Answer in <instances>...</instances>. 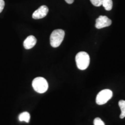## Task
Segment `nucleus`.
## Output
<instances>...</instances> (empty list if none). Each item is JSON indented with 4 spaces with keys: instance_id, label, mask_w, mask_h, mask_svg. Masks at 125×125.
Listing matches in <instances>:
<instances>
[{
    "instance_id": "nucleus-1",
    "label": "nucleus",
    "mask_w": 125,
    "mask_h": 125,
    "mask_svg": "<svg viewBox=\"0 0 125 125\" xmlns=\"http://www.w3.org/2000/svg\"><path fill=\"white\" fill-rule=\"evenodd\" d=\"M75 62L78 69L85 70L90 64V56L85 52H80L75 56Z\"/></svg>"
},
{
    "instance_id": "nucleus-6",
    "label": "nucleus",
    "mask_w": 125,
    "mask_h": 125,
    "mask_svg": "<svg viewBox=\"0 0 125 125\" xmlns=\"http://www.w3.org/2000/svg\"><path fill=\"white\" fill-rule=\"evenodd\" d=\"M49 9L46 5H42L38 9H37L32 13V17L34 19H40L45 18L48 15Z\"/></svg>"
},
{
    "instance_id": "nucleus-12",
    "label": "nucleus",
    "mask_w": 125,
    "mask_h": 125,
    "mask_svg": "<svg viewBox=\"0 0 125 125\" xmlns=\"http://www.w3.org/2000/svg\"><path fill=\"white\" fill-rule=\"evenodd\" d=\"M93 123L94 125H105V123H104V122L100 118H95L93 121Z\"/></svg>"
},
{
    "instance_id": "nucleus-11",
    "label": "nucleus",
    "mask_w": 125,
    "mask_h": 125,
    "mask_svg": "<svg viewBox=\"0 0 125 125\" xmlns=\"http://www.w3.org/2000/svg\"><path fill=\"white\" fill-rule=\"evenodd\" d=\"M90 2L95 7H100L102 5L103 0H90Z\"/></svg>"
},
{
    "instance_id": "nucleus-10",
    "label": "nucleus",
    "mask_w": 125,
    "mask_h": 125,
    "mask_svg": "<svg viewBox=\"0 0 125 125\" xmlns=\"http://www.w3.org/2000/svg\"><path fill=\"white\" fill-rule=\"evenodd\" d=\"M118 104L121 110V114L119 117L121 119H123L125 118V101L121 100L119 101Z\"/></svg>"
},
{
    "instance_id": "nucleus-4",
    "label": "nucleus",
    "mask_w": 125,
    "mask_h": 125,
    "mask_svg": "<svg viewBox=\"0 0 125 125\" xmlns=\"http://www.w3.org/2000/svg\"><path fill=\"white\" fill-rule=\"evenodd\" d=\"M113 96V93L109 89L101 90L97 95L96 102L98 105H103L107 103Z\"/></svg>"
},
{
    "instance_id": "nucleus-8",
    "label": "nucleus",
    "mask_w": 125,
    "mask_h": 125,
    "mask_svg": "<svg viewBox=\"0 0 125 125\" xmlns=\"http://www.w3.org/2000/svg\"><path fill=\"white\" fill-rule=\"evenodd\" d=\"M30 119V115L27 112H23L20 114L19 116V120L20 122H26L29 123Z\"/></svg>"
},
{
    "instance_id": "nucleus-5",
    "label": "nucleus",
    "mask_w": 125,
    "mask_h": 125,
    "mask_svg": "<svg viewBox=\"0 0 125 125\" xmlns=\"http://www.w3.org/2000/svg\"><path fill=\"white\" fill-rule=\"evenodd\" d=\"M112 24L111 20L109 19L106 16H100L96 19V29H101L103 28L108 27Z\"/></svg>"
},
{
    "instance_id": "nucleus-3",
    "label": "nucleus",
    "mask_w": 125,
    "mask_h": 125,
    "mask_svg": "<svg viewBox=\"0 0 125 125\" xmlns=\"http://www.w3.org/2000/svg\"><path fill=\"white\" fill-rule=\"evenodd\" d=\"M32 86L34 90L38 93H44L48 90V83L44 78L37 77L32 82Z\"/></svg>"
},
{
    "instance_id": "nucleus-9",
    "label": "nucleus",
    "mask_w": 125,
    "mask_h": 125,
    "mask_svg": "<svg viewBox=\"0 0 125 125\" xmlns=\"http://www.w3.org/2000/svg\"><path fill=\"white\" fill-rule=\"evenodd\" d=\"M102 5L107 10H111L113 7L112 0H103Z\"/></svg>"
},
{
    "instance_id": "nucleus-14",
    "label": "nucleus",
    "mask_w": 125,
    "mask_h": 125,
    "mask_svg": "<svg viewBox=\"0 0 125 125\" xmlns=\"http://www.w3.org/2000/svg\"><path fill=\"white\" fill-rule=\"evenodd\" d=\"M65 1L67 3H68V4H73V2H74V0H65Z\"/></svg>"
},
{
    "instance_id": "nucleus-2",
    "label": "nucleus",
    "mask_w": 125,
    "mask_h": 125,
    "mask_svg": "<svg viewBox=\"0 0 125 125\" xmlns=\"http://www.w3.org/2000/svg\"><path fill=\"white\" fill-rule=\"evenodd\" d=\"M65 35L64 31L62 29L55 30L50 37V43L53 48H57L61 45Z\"/></svg>"
},
{
    "instance_id": "nucleus-13",
    "label": "nucleus",
    "mask_w": 125,
    "mask_h": 125,
    "mask_svg": "<svg viewBox=\"0 0 125 125\" xmlns=\"http://www.w3.org/2000/svg\"><path fill=\"white\" fill-rule=\"evenodd\" d=\"M5 2L4 0H0V13H1L4 8Z\"/></svg>"
},
{
    "instance_id": "nucleus-7",
    "label": "nucleus",
    "mask_w": 125,
    "mask_h": 125,
    "mask_svg": "<svg viewBox=\"0 0 125 125\" xmlns=\"http://www.w3.org/2000/svg\"><path fill=\"white\" fill-rule=\"evenodd\" d=\"M37 43V39L33 35H30L26 38L23 42V46L26 49H30L35 46Z\"/></svg>"
}]
</instances>
